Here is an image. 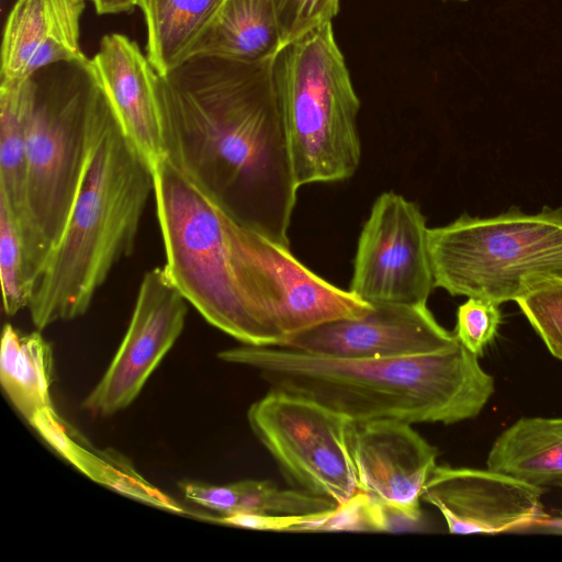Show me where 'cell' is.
<instances>
[{
	"label": "cell",
	"mask_w": 562,
	"mask_h": 562,
	"mask_svg": "<svg viewBox=\"0 0 562 562\" xmlns=\"http://www.w3.org/2000/svg\"><path fill=\"white\" fill-rule=\"evenodd\" d=\"M187 300L164 267L147 271L126 334L105 373L82 402L93 416L127 407L180 336Z\"/></svg>",
	"instance_id": "cell-10"
},
{
	"label": "cell",
	"mask_w": 562,
	"mask_h": 562,
	"mask_svg": "<svg viewBox=\"0 0 562 562\" xmlns=\"http://www.w3.org/2000/svg\"><path fill=\"white\" fill-rule=\"evenodd\" d=\"M348 442L359 491L390 517L417 522L425 486L438 450L412 424L379 419L350 422Z\"/></svg>",
	"instance_id": "cell-11"
},
{
	"label": "cell",
	"mask_w": 562,
	"mask_h": 562,
	"mask_svg": "<svg viewBox=\"0 0 562 562\" xmlns=\"http://www.w3.org/2000/svg\"><path fill=\"white\" fill-rule=\"evenodd\" d=\"M53 368L52 346L40 333L24 334L10 324L4 325L0 381L12 404L29 423L40 412L54 408L49 394Z\"/></svg>",
	"instance_id": "cell-19"
},
{
	"label": "cell",
	"mask_w": 562,
	"mask_h": 562,
	"mask_svg": "<svg viewBox=\"0 0 562 562\" xmlns=\"http://www.w3.org/2000/svg\"><path fill=\"white\" fill-rule=\"evenodd\" d=\"M29 80L0 85V198L19 227L24 206Z\"/></svg>",
	"instance_id": "cell-22"
},
{
	"label": "cell",
	"mask_w": 562,
	"mask_h": 562,
	"mask_svg": "<svg viewBox=\"0 0 562 562\" xmlns=\"http://www.w3.org/2000/svg\"><path fill=\"white\" fill-rule=\"evenodd\" d=\"M435 286L501 304L546 279H562V205L492 217L462 214L428 231Z\"/></svg>",
	"instance_id": "cell-7"
},
{
	"label": "cell",
	"mask_w": 562,
	"mask_h": 562,
	"mask_svg": "<svg viewBox=\"0 0 562 562\" xmlns=\"http://www.w3.org/2000/svg\"><path fill=\"white\" fill-rule=\"evenodd\" d=\"M461 1H467V0H461Z\"/></svg>",
	"instance_id": "cell-29"
},
{
	"label": "cell",
	"mask_w": 562,
	"mask_h": 562,
	"mask_svg": "<svg viewBox=\"0 0 562 562\" xmlns=\"http://www.w3.org/2000/svg\"><path fill=\"white\" fill-rule=\"evenodd\" d=\"M248 424L284 476L337 506L360 491L348 442L350 419L304 396L269 389L247 412Z\"/></svg>",
	"instance_id": "cell-8"
},
{
	"label": "cell",
	"mask_w": 562,
	"mask_h": 562,
	"mask_svg": "<svg viewBox=\"0 0 562 562\" xmlns=\"http://www.w3.org/2000/svg\"><path fill=\"white\" fill-rule=\"evenodd\" d=\"M0 277L3 308L13 316L29 307L33 286L27 278L24 249L19 225L0 198Z\"/></svg>",
	"instance_id": "cell-23"
},
{
	"label": "cell",
	"mask_w": 562,
	"mask_h": 562,
	"mask_svg": "<svg viewBox=\"0 0 562 562\" xmlns=\"http://www.w3.org/2000/svg\"><path fill=\"white\" fill-rule=\"evenodd\" d=\"M111 115L88 66L60 63L29 80L20 232L33 288L66 226Z\"/></svg>",
	"instance_id": "cell-5"
},
{
	"label": "cell",
	"mask_w": 562,
	"mask_h": 562,
	"mask_svg": "<svg viewBox=\"0 0 562 562\" xmlns=\"http://www.w3.org/2000/svg\"><path fill=\"white\" fill-rule=\"evenodd\" d=\"M154 169L123 133L114 113L94 149L66 226L33 288V324L83 315L114 265L133 252Z\"/></svg>",
	"instance_id": "cell-4"
},
{
	"label": "cell",
	"mask_w": 562,
	"mask_h": 562,
	"mask_svg": "<svg viewBox=\"0 0 562 562\" xmlns=\"http://www.w3.org/2000/svg\"><path fill=\"white\" fill-rule=\"evenodd\" d=\"M137 1V0H136Z\"/></svg>",
	"instance_id": "cell-31"
},
{
	"label": "cell",
	"mask_w": 562,
	"mask_h": 562,
	"mask_svg": "<svg viewBox=\"0 0 562 562\" xmlns=\"http://www.w3.org/2000/svg\"><path fill=\"white\" fill-rule=\"evenodd\" d=\"M543 492L490 469L437 465L422 501L439 510L450 533H524L547 515Z\"/></svg>",
	"instance_id": "cell-13"
},
{
	"label": "cell",
	"mask_w": 562,
	"mask_h": 562,
	"mask_svg": "<svg viewBox=\"0 0 562 562\" xmlns=\"http://www.w3.org/2000/svg\"><path fill=\"white\" fill-rule=\"evenodd\" d=\"M89 71L123 133L155 169L164 157L158 74L136 42L119 33L102 37Z\"/></svg>",
	"instance_id": "cell-14"
},
{
	"label": "cell",
	"mask_w": 562,
	"mask_h": 562,
	"mask_svg": "<svg viewBox=\"0 0 562 562\" xmlns=\"http://www.w3.org/2000/svg\"><path fill=\"white\" fill-rule=\"evenodd\" d=\"M86 0H16L1 46V81H24L60 63L88 66L80 47Z\"/></svg>",
	"instance_id": "cell-15"
},
{
	"label": "cell",
	"mask_w": 562,
	"mask_h": 562,
	"mask_svg": "<svg viewBox=\"0 0 562 562\" xmlns=\"http://www.w3.org/2000/svg\"><path fill=\"white\" fill-rule=\"evenodd\" d=\"M487 469L542 488L562 485V417H524L494 441Z\"/></svg>",
	"instance_id": "cell-18"
},
{
	"label": "cell",
	"mask_w": 562,
	"mask_h": 562,
	"mask_svg": "<svg viewBox=\"0 0 562 562\" xmlns=\"http://www.w3.org/2000/svg\"><path fill=\"white\" fill-rule=\"evenodd\" d=\"M281 47L273 0H223L187 59L210 56L258 61L274 57Z\"/></svg>",
	"instance_id": "cell-17"
},
{
	"label": "cell",
	"mask_w": 562,
	"mask_h": 562,
	"mask_svg": "<svg viewBox=\"0 0 562 562\" xmlns=\"http://www.w3.org/2000/svg\"><path fill=\"white\" fill-rule=\"evenodd\" d=\"M97 13L99 14H115L127 12L136 7V0H90Z\"/></svg>",
	"instance_id": "cell-28"
},
{
	"label": "cell",
	"mask_w": 562,
	"mask_h": 562,
	"mask_svg": "<svg viewBox=\"0 0 562 562\" xmlns=\"http://www.w3.org/2000/svg\"><path fill=\"white\" fill-rule=\"evenodd\" d=\"M218 358L256 371L269 389L316 401L352 422L451 425L477 416L494 393L493 376L460 342L436 353L376 359L243 345Z\"/></svg>",
	"instance_id": "cell-2"
},
{
	"label": "cell",
	"mask_w": 562,
	"mask_h": 562,
	"mask_svg": "<svg viewBox=\"0 0 562 562\" xmlns=\"http://www.w3.org/2000/svg\"><path fill=\"white\" fill-rule=\"evenodd\" d=\"M168 277L207 323L249 346H279L281 292L254 243L194 180L162 157L154 169Z\"/></svg>",
	"instance_id": "cell-3"
},
{
	"label": "cell",
	"mask_w": 562,
	"mask_h": 562,
	"mask_svg": "<svg viewBox=\"0 0 562 562\" xmlns=\"http://www.w3.org/2000/svg\"><path fill=\"white\" fill-rule=\"evenodd\" d=\"M223 0H137L146 25V56L159 76L187 60Z\"/></svg>",
	"instance_id": "cell-21"
},
{
	"label": "cell",
	"mask_w": 562,
	"mask_h": 562,
	"mask_svg": "<svg viewBox=\"0 0 562 562\" xmlns=\"http://www.w3.org/2000/svg\"><path fill=\"white\" fill-rule=\"evenodd\" d=\"M498 306L487 300L468 297L458 307L453 334L465 349L477 357L496 335L502 319Z\"/></svg>",
	"instance_id": "cell-26"
},
{
	"label": "cell",
	"mask_w": 562,
	"mask_h": 562,
	"mask_svg": "<svg viewBox=\"0 0 562 562\" xmlns=\"http://www.w3.org/2000/svg\"><path fill=\"white\" fill-rule=\"evenodd\" d=\"M255 244L281 292L279 328L282 342L328 322L361 317L372 308V304L349 290H342L311 271L289 247L257 232Z\"/></svg>",
	"instance_id": "cell-16"
},
{
	"label": "cell",
	"mask_w": 562,
	"mask_h": 562,
	"mask_svg": "<svg viewBox=\"0 0 562 562\" xmlns=\"http://www.w3.org/2000/svg\"><path fill=\"white\" fill-rule=\"evenodd\" d=\"M428 231L416 203L380 194L358 239L349 291L370 304H427L436 288Z\"/></svg>",
	"instance_id": "cell-9"
},
{
	"label": "cell",
	"mask_w": 562,
	"mask_h": 562,
	"mask_svg": "<svg viewBox=\"0 0 562 562\" xmlns=\"http://www.w3.org/2000/svg\"><path fill=\"white\" fill-rule=\"evenodd\" d=\"M458 345L427 304L376 303L361 317L322 324L279 347L341 359H376L436 353Z\"/></svg>",
	"instance_id": "cell-12"
},
{
	"label": "cell",
	"mask_w": 562,
	"mask_h": 562,
	"mask_svg": "<svg viewBox=\"0 0 562 562\" xmlns=\"http://www.w3.org/2000/svg\"><path fill=\"white\" fill-rule=\"evenodd\" d=\"M560 488H562V485H561V487H560Z\"/></svg>",
	"instance_id": "cell-30"
},
{
	"label": "cell",
	"mask_w": 562,
	"mask_h": 562,
	"mask_svg": "<svg viewBox=\"0 0 562 562\" xmlns=\"http://www.w3.org/2000/svg\"><path fill=\"white\" fill-rule=\"evenodd\" d=\"M516 303L552 356L562 360V279H546Z\"/></svg>",
	"instance_id": "cell-24"
},
{
	"label": "cell",
	"mask_w": 562,
	"mask_h": 562,
	"mask_svg": "<svg viewBox=\"0 0 562 562\" xmlns=\"http://www.w3.org/2000/svg\"><path fill=\"white\" fill-rule=\"evenodd\" d=\"M273 75L299 188L352 177L361 160L360 100L331 22L282 46Z\"/></svg>",
	"instance_id": "cell-6"
},
{
	"label": "cell",
	"mask_w": 562,
	"mask_h": 562,
	"mask_svg": "<svg viewBox=\"0 0 562 562\" xmlns=\"http://www.w3.org/2000/svg\"><path fill=\"white\" fill-rule=\"evenodd\" d=\"M282 46L331 22L339 0H273Z\"/></svg>",
	"instance_id": "cell-25"
},
{
	"label": "cell",
	"mask_w": 562,
	"mask_h": 562,
	"mask_svg": "<svg viewBox=\"0 0 562 562\" xmlns=\"http://www.w3.org/2000/svg\"><path fill=\"white\" fill-rule=\"evenodd\" d=\"M524 533L562 535V513L553 516L547 514L529 525Z\"/></svg>",
	"instance_id": "cell-27"
},
{
	"label": "cell",
	"mask_w": 562,
	"mask_h": 562,
	"mask_svg": "<svg viewBox=\"0 0 562 562\" xmlns=\"http://www.w3.org/2000/svg\"><path fill=\"white\" fill-rule=\"evenodd\" d=\"M274 57H191L158 75V100L164 157L235 222L290 247L299 186Z\"/></svg>",
	"instance_id": "cell-1"
},
{
	"label": "cell",
	"mask_w": 562,
	"mask_h": 562,
	"mask_svg": "<svg viewBox=\"0 0 562 562\" xmlns=\"http://www.w3.org/2000/svg\"><path fill=\"white\" fill-rule=\"evenodd\" d=\"M184 497L225 515L301 516L330 510L337 505L301 490H282L263 480H243L224 485L181 483Z\"/></svg>",
	"instance_id": "cell-20"
}]
</instances>
